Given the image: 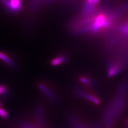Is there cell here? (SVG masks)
<instances>
[{
	"instance_id": "8992f818",
	"label": "cell",
	"mask_w": 128,
	"mask_h": 128,
	"mask_svg": "<svg viewBox=\"0 0 128 128\" xmlns=\"http://www.w3.org/2000/svg\"><path fill=\"white\" fill-rule=\"evenodd\" d=\"M5 4L14 11H17L20 9L22 2L20 0H5Z\"/></svg>"
},
{
	"instance_id": "8fae6325",
	"label": "cell",
	"mask_w": 128,
	"mask_h": 128,
	"mask_svg": "<svg viewBox=\"0 0 128 128\" xmlns=\"http://www.w3.org/2000/svg\"><path fill=\"white\" fill-rule=\"evenodd\" d=\"M100 0H93L92 1V4L93 5H96L99 1Z\"/></svg>"
},
{
	"instance_id": "3957f363",
	"label": "cell",
	"mask_w": 128,
	"mask_h": 128,
	"mask_svg": "<svg viewBox=\"0 0 128 128\" xmlns=\"http://www.w3.org/2000/svg\"><path fill=\"white\" fill-rule=\"evenodd\" d=\"M73 92L76 96L80 97L87 101H90L93 104H99L100 103V100L96 96L87 92L81 89L74 88L73 89Z\"/></svg>"
},
{
	"instance_id": "30bf717a",
	"label": "cell",
	"mask_w": 128,
	"mask_h": 128,
	"mask_svg": "<svg viewBox=\"0 0 128 128\" xmlns=\"http://www.w3.org/2000/svg\"><path fill=\"white\" fill-rule=\"evenodd\" d=\"M0 116L3 118H6L8 116V113L6 110L0 107Z\"/></svg>"
},
{
	"instance_id": "7c38bea8",
	"label": "cell",
	"mask_w": 128,
	"mask_h": 128,
	"mask_svg": "<svg viewBox=\"0 0 128 128\" xmlns=\"http://www.w3.org/2000/svg\"><path fill=\"white\" fill-rule=\"evenodd\" d=\"M92 1H93V0H87V4H91L92 3Z\"/></svg>"
},
{
	"instance_id": "277c9868",
	"label": "cell",
	"mask_w": 128,
	"mask_h": 128,
	"mask_svg": "<svg viewBox=\"0 0 128 128\" xmlns=\"http://www.w3.org/2000/svg\"><path fill=\"white\" fill-rule=\"evenodd\" d=\"M68 57L66 54L58 55L51 60L50 61V64L52 66H57L61 64L66 63L68 61Z\"/></svg>"
},
{
	"instance_id": "9c48e42d",
	"label": "cell",
	"mask_w": 128,
	"mask_h": 128,
	"mask_svg": "<svg viewBox=\"0 0 128 128\" xmlns=\"http://www.w3.org/2000/svg\"><path fill=\"white\" fill-rule=\"evenodd\" d=\"M9 93L8 88L5 85H0V95L5 96Z\"/></svg>"
},
{
	"instance_id": "6da1fadb",
	"label": "cell",
	"mask_w": 128,
	"mask_h": 128,
	"mask_svg": "<svg viewBox=\"0 0 128 128\" xmlns=\"http://www.w3.org/2000/svg\"><path fill=\"white\" fill-rule=\"evenodd\" d=\"M114 20L109 14L101 13L87 18L78 25L76 34L96 35L106 32L112 27Z\"/></svg>"
},
{
	"instance_id": "ba28073f",
	"label": "cell",
	"mask_w": 128,
	"mask_h": 128,
	"mask_svg": "<svg viewBox=\"0 0 128 128\" xmlns=\"http://www.w3.org/2000/svg\"><path fill=\"white\" fill-rule=\"evenodd\" d=\"M119 30L122 34L128 36V21L120 27Z\"/></svg>"
},
{
	"instance_id": "4fadbf2b",
	"label": "cell",
	"mask_w": 128,
	"mask_h": 128,
	"mask_svg": "<svg viewBox=\"0 0 128 128\" xmlns=\"http://www.w3.org/2000/svg\"><path fill=\"white\" fill-rule=\"evenodd\" d=\"M0 106H1V105H0Z\"/></svg>"
},
{
	"instance_id": "5b68a950",
	"label": "cell",
	"mask_w": 128,
	"mask_h": 128,
	"mask_svg": "<svg viewBox=\"0 0 128 128\" xmlns=\"http://www.w3.org/2000/svg\"><path fill=\"white\" fill-rule=\"evenodd\" d=\"M0 60L12 68H16V64L14 60L4 52H0Z\"/></svg>"
},
{
	"instance_id": "52a82bcc",
	"label": "cell",
	"mask_w": 128,
	"mask_h": 128,
	"mask_svg": "<svg viewBox=\"0 0 128 128\" xmlns=\"http://www.w3.org/2000/svg\"><path fill=\"white\" fill-rule=\"evenodd\" d=\"M79 81L84 84L89 86H93L95 85V82L92 78L84 76H81L79 78Z\"/></svg>"
},
{
	"instance_id": "7a4b0ae2",
	"label": "cell",
	"mask_w": 128,
	"mask_h": 128,
	"mask_svg": "<svg viewBox=\"0 0 128 128\" xmlns=\"http://www.w3.org/2000/svg\"><path fill=\"white\" fill-rule=\"evenodd\" d=\"M38 87L50 101L53 103H57L58 102V98L57 95L48 86L43 82H39L38 84Z\"/></svg>"
}]
</instances>
